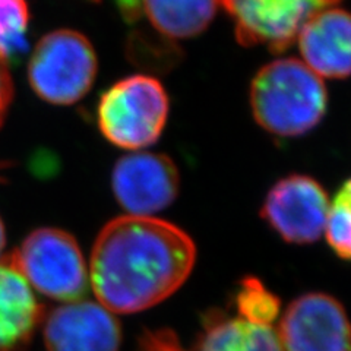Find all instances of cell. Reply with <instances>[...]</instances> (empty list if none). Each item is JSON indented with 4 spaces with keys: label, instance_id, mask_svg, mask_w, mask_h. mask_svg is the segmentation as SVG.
Listing matches in <instances>:
<instances>
[{
    "label": "cell",
    "instance_id": "cell-1",
    "mask_svg": "<svg viewBox=\"0 0 351 351\" xmlns=\"http://www.w3.org/2000/svg\"><path fill=\"white\" fill-rule=\"evenodd\" d=\"M196 247L178 226L154 217L123 215L98 233L90 281L112 313H136L166 300L188 280Z\"/></svg>",
    "mask_w": 351,
    "mask_h": 351
},
{
    "label": "cell",
    "instance_id": "cell-2",
    "mask_svg": "<svg viewBox=\"0 0 351 351\" xmlns=\"http://www.w3.org/2000/svg\"><path fill=\"white\" fill-rule=\"evenodd\" d=\"M250 107L258 125L281 138L306 135L321 123L328 93L321 76L298 59L263 66L250 85Z\"/></svg>",
    "mask_w": 351,
    "mask_h": 351
},
{
    "label": "cell",
    "instance_id": "cell-3",
    "mask_svg": "<svg viewBox=\"0 0 351 351\" xmlns=\"http://www.w3.org/2000/svg\"><path fill=\"white\" fill-rule=\"evenodd\" d=\"M169 110V95L158 80L132 75L104 91L97 107V123L113 145L138 151L160 138Z\"/></svg>",
    "mask_w": 351,
    "mask_h": 351
},
{
    "label": "cell",
    "instance_id": "cell-4",
    "mask_svg": "<svg viewBox=\"0 0 351 351\" xmlns=\"http://www.w3.org/2000/svg\"><path fill=\"white\" fill-rule=\"evenodd\" d=\"M5 261L41 294L54 300L78 302L88 291L90 274L78 241L60 228L31 232Z\"/></svg>",
    "mask_w": 351,
    "mask_h": 351
},
{
    "label": "cell",
    "instance_id": "cell-5",
    "mask_svg": "<svg viewBox=\"0 0 351 351\" xmlns=\"http://www.w3.org/2000/svg\"><path fill=\"white\" fill-rule=\"evenodd\" d=\"M98 69L91 41L75 29H56L40 38L28 62L29 85L41 100L71 106L90 93Z\"/></svg>",
    "mask_w": 351,
    "mask_h": 351
},
{
    "label": "cell",
    "instance_id": "cell-6",
    "mask_svg": "<svg viewBox=\"0 0 351 351\" xmlns=\"http://www.w3.org/2000/svg\"><path fill=\"white\" fill-rule=\"evenodd\" d=\"M234 22L236 37L246 47L281 53L298 40L304 22L339 0H217Z\"/></svg>",
    "mask_w": 351,
    "mask_h": 351
},
{
    "label": "cell",
    "instance_id": "cell-7",
    "mask_svg": "<svg viewBox=\"0 0 351 351\" xmlns=\"http://www.w3.org/2000/svg\"><path fill=\"white\" fill-rule=\"evenodd\" d=\"M329 199L325 189L311 176L290 174L280 179L265 196L261 215L285 241L313 243L326 226Z\"/></svg>",
    "mask_w": 351,
    "mask_h": 351
},
{
    "label": "cell",
    "instance_id": "cell-8",
    "mask_svg": "<svg viewBox=\"0 0 351 351\" xmlns=\"http://www.w3.org/2000/svg\"><path fill=\"white\" fill-rule=\"evenodd\" d=\"M284 351H351V322L343 304L325 293L295 299L278 325Z\"/></svg>",
    "mask_w": 351,
    "mask_h": 351
},
{
    "label": "cell",
    "instance_id": "cell-9",
    "mask_svg": "<svg viewBox=\"0 0 351 351\" xmlns=\"http://www.w3.org/2000/svg\"><path fill=\"white\" fill-rule=\"evenodd\" d=\"M112 189L129 215L151 217L174 202L180 176L173 160L164 154L136 151L117 160Z\"/></svg>",
    "mask_w": 351,
    "mask_h": 351
},
{
    "label": "cell",
    "instance_id": "cell-10",
    "mask_svg": "<svg viewBox=\"0 0 351 351\" xmlns=\"http://www.w3.org/2000/svg\"><path fill=\"white\" fill-rule=\"evenodd\" d=\"M47 351H119L122 328L113 313L94 302L54 307L43 325Z\"/></svg>",
    "mask_w": 351,
    "mask_h": 351
},
{
    "label": "cell",
    "instance_id": "cell-11",
    "mask_svg": "<svg viewBox=\"0 0 351 351\" xmlns=\"http://www.w3.org/2000/svg\"><path fill=\"white\" fill-rule=\"evenodd\" d=\"M303 63L321 78L351 76V14L325 8L304 22L299 36Z\"/></svg>",
    "mask_w": 351,
    "mask_h": 351
},
{
    "label": "cell",
    "instance_id": "cell-12",
    "mask_svg": "<svg viewBox=\"0 0 351 351\" xmlns=\"http://www.w3.org/2000/svg\"><path fill=\"white\" fill-rule=\"evenodd\" d=\"M43 313L29 284L3 259L0 262V351H24Z\"/></svg>",
    "mask_w": 351,
    "mask_h": 351
},
{
    "label": "cell",
    "instance_id": "cell-13",
    "mask_svg": "<svg viewBox=\"0 0 351 351\" xmlns=\"http://www.w3.org/2000/svg\"><path fill=\"white\" fill-rule=\"evenodd\" d=\"M141 10L160 36L173 40L199 36L217 14V0H139Z\"/></svg>",
    "mask_w": 351,
    "mask_h": 351
},
{
    "label": "cell",
    "instance_id": "cell-14",
    "mask_svg": "<svg viewBox=\"0 0 351 351\" xmlns=\"http://www.w3.org/2000/svg\"><path fill=\"white\" fill-rule=\"evenodd\" d=\"M199 351H284L272 326L249 324L240 317H211Z\"/></svg>",
    "mask_w": 351,
    "mask_h": 351
},
{
    "label": "cell",
    "instance_id": "cell-15",
    "mask_svg": "<svg viewBox=\"0 0 351 351\" xmlns=\"http://www.w3.org/2000/svg\"><path fill=\"white\" fill-rule=\"evenodd\" d=\"M29 8L27 0H0V56L19 63L28 51Z\"/></svg>",
    "mask_w": 351,
    "mask_h": 351
},
{
    "label": "cell",
    "instance_id": "cell-16",
    "mask_svg": "<svg viewBox=\"0 0 351 351\" xmlns=\"http://www.w3.org/2000/svg\"><path fill=\"white\" fill-rule=\"evenodd\" d=\"M239 317L249 324L271 326L280 315V299L258 278L247 277L240 284L236 295Z\"/></svg>",
    "mask_w": 351,
    "mask_h": 351
},
{
    "label": "cell",
    "instance_id": "cell-17",
    "mask_svg": "<svg viewBox=\"0 0 351 351\" xmlns=\"http://www.w3.org/2000/svg\"><path fill=\"white\" fill-rule=\"evenodd\" d=\"M326 240L335 254L351 261V179L337 192L325 226Z\"/></svg>",
    "mask_w": 351,
    "mask_h": 351
},
{
    "label": "cell",
    "instance_id": "cell-18",
    "mask_svg": "<svg viewBox=\"0 0 351 351\" xmlns=\"http://www.w3.org/2000/svg\"><path fill=\"white\" fill-rule=\"evenodd\" d=\"M136 351H188L184 350L171 331L160 329V331L145 332L139 338Z\"/></svg>",
    "mask_w": 351,
    "mask_h": 351
},
{
    "label": "cell",
    "instance_id": "cell-19",
    "mask_svg": "<svg viewBox=\"0 0 351 351\" xmlns=\"http://www.w3.org/2000/svg\"><path fill=\"white\" fill-rule=\"evenodd\" d=\"M14 100V82L10 76L9 63L0 56V128L8 117L10 104Z\"/></svg>",
    "mask_w": 351,
    "mask_h": 351
},
{
    "label": "cell",
    "instance_id": "cell-20",
    "mask_svg": "<svg viewBox=\"0 0 351 351\" xmlns=\"http://www.w3.org/2000/svg\"><path fill=\"white\" fill-rule=\"evenodd\" d=\"M6 246V230H5V224L0 218V256L3 254V249Z\"/></svg>",
    "mask_w": 351,
    "mask_h": 351
},
{
    "label": "cell",
    "instance_id": "cell-21",
    "mask_svg": "<svg viewBox=\"0 0 351 351\" xmlns=\"http://www.w3.org/2000/svg\"><path fill=\"white\" fill-rule=\"evenodd\" d=\"M6 167H9V164H8V162H2V161H0V171L5 170ZM0 180H2V178H0Z\"/></svg>",
    "mask_w": 351,
    "mask_h": 351
},
{
    "label": "cell",
    "instance_id": "cell-22",
    "mask_svg": "<svg viewBox=\"0 0 351 351\" xmlns=\"http://www.w3.org/2000/svg\"><path fill=\"white\" fill-rule=\"evenodd\" d=\"M91 2H98V0H91Z\"/></svg>",
    "mask_w": 351,
    "mask_h": 351
}]
</instances>
